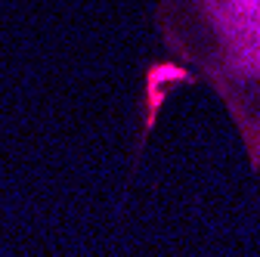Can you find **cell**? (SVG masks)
I'll return each instance as SVG.
<instances>
[{"mask_svg": "<svg viewBox=\"0 0 260 257\" xmlns=\"http://www.w3.org/2000/svg\"><path fill=\"white\" fill-rule=\"evenodd\" d=\"M168 50L217 90L260 168V0H158Z\"/></svg>", "mask_w": 260, "mask_h": 257, "instance_id": "6da1fadb", "label": "cell"}]
</instances>
